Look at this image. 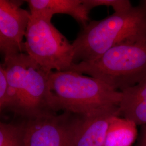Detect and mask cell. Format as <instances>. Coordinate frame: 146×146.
<instances>
[{"label": "cell", "mask_w": 146, "mask_h": 146, "mask_svg": "<svg viewBox=\"0 0 146 146\" xmlns=\"http://www.w3.org/2000/svg\"><path fill=\"white\" fill-rule=\"evenodd\" d=\"M49 84L58 111L86 114L109 106H119L121 92L98 78L72 70L52 71Z\"/></svg>", "instance_id": "3"}, {"label": "cell", "mask_w": 146, "mask_h": 146, "mask_svg": "<svg viewBox=\"0 0 146 146\" xmlns=\"http://www.w3.org/2000/svg\"><path fill=\"white\" fill-rule=\"evenodd\" d=\"M3 66L7 80L4 108L23 119L58 111L50 91L47 72L26 53L5 56Z\"/></svg>", "instance_id": "1"}, {"label": "cell", "mask_w": 146, "mask_h": 146, "mask_svg": "<svg viewBox=\"0 0 146 146\" xmlns=\"http://www.w3.org/2000/svg\"><path fill=\"white\" fill-rule=\"evenodd\" d=\"M25 37L23 50L47 72L68 70L74 63L72 43L51 20L31 14Z\"/></svg>", "instance_id": "5"}, {"label": "cell", "mask_w": 146, "mask_h": 146, "mask_svg": "<svg viewBox=\"0 0 146 146\" xmlns=\"http://www.w3.org/2000/svg\"><path fill=\"white\" fill-rule=\"evenodd\" d=\"M137 146H146V125H144L143 128L141 137Z\"/></svg>", "instance_id": "16"}, {"label": "cell", "mask_w": 146, "mask_h": 146, "mask_svg": "<svg viewBox=\"0 0 146 146\" xmlns=\"http://www.w3.org/2000/svg\"><path fill=\"white\" fill-rule=\"evenodd\" d=\"M83 3L89 11L97 7L106 6L112 7L115 13L123 12L133 7L129 0H83Z\"/></svg>", "instance_id": "13"}, {"label": "cell", "mask_w": 146, "mask_h": 146, "mask_svg": "<svg viewBox=\"0 0 146 146\" xmlns=\"http://www.w3.org/2000/svg\"><path fill=\"white\" fill-rule=\"evenodd\" d=\"M136 125L120 116H114L110 121L104 146H131L137 136Z\"/></svg>", "instance_id": "11"}, {"label": "cell", "mask_w": 146, "mask_h": 146, "mask_svg": "<svg viewBox=\"0 0 146 146\" xmlns=\"http://www.w3.org/2000/svg\"><path fill=\"white\" fill-rule=\"evenodd\" d=\"M0 146H23L21 125L0 122Z\"/></svg>", "instance_id": "12"}, {"label": "cell", "mask_w": 146, "mask_h": 146, "mask_svg": "<svg viewBox=\"0 0 146 146\" xmlns=\"http://www.w3.org/2000/svg\"><path fill=\"white\" fill-rule=\"evenodd\" d=\"M120 116L119 106H109L86 114H74L69 122L67 146H104L111 119Z\"/></svg>", "instance_id": "6"}, {"label": "cell", "mask_w": 146, "mask_h": 146, "mask_svg": "<svg viewBox=\"0 0 146 146\" xmlns=\"http://www.w3.org/2000/svg\"><path fill=\"white\" fill-rule=\"evenodd\" d=\"M120 116L137 125H146V76L135 85L121 91Z\"/></svg>", "instance_id": "10"}, {"label": "cell", "mask_w": 146, "mask_h": 146, "mask_svg": "<svg viewBox=\"0 0 146 146\" xmlns=\"http://www.w3.org/2000/svg\"><path fill=\"white\" fill-rule=\"evenodd\" d=\"M0 53L5 56L11 54L19 53L15 49L11 47L9 43L5 40L4 37L0 33Z\"/></svg>", "instance_id": "15"}, {"label": "cell", "mask_w": 146, "mask_h": 146, "mask_svg": "<svg viewBox=\"0 0 146 146\" xmlns=\"http://www.w3.org/2000/svg\"><path fill=\"white\" fill-rule=\"evenodd\" d=\"M7 89L8 84L5 70L3 64L0 63V114L5 107L7 99Z\"/></svg>", "instance_id": "14"}, {"label": "cell", "mask_w": 146, "mask_h": 146, "mask_svg": "<svg viewBox=\"0 0 146 146\" xmlns=\"http://www.w3.org/2000/svg\"><path fill=\"white\" fill-rule=\"evenodd\" d=\"M30 13L51 20L57 14H67L86 26L90 21V11L85 7L83 0H28Z\"/></svg>", "instance_id": "9"}, {"label": "cell", "mask_w": 146, "mask_h": 146, "mask_svg": "<svg viewBox=\"0 0 146 146\" xmlns=\"http://www.w3.org/2000/svg\"><path fill=\"white\" fill-rule=\"evenodd\" d=\"M21 2L0 0V33L18 52L23 50V38L31 18L30 11L20 7Z\"/></svg>", "instance_id": "8"}, {"label": "cell", "mask_w": 146, "mask_h": 146, "mask_svg": "<svg viewBox=\"0 0 146 146\" xmlns=\"http://www.w3.org/2000/svg\"><path fill=\"white\" fill-rule=\"evenodd\" d=\"M70 70L98 78L121 92L146 76V38L113 47L91 61L74 63Z\"/></svg>", "instance_id": "4"}, {"label": "cell", "mask_w": 146, "mask_h": 146, "mask_svg": "<svg viewBox=\"0 0 146 146\" xmlns=\"http://www.w3.org/2000/svg\"><path fill=\"white\" fill-rule=\"evenodd\" d=\"M72 113H48L21 122L23 146H67Z\"/></svg>", "instance_id": "7"}, {"label": "cell", "mask_w": 146, "mask_h": 146, "mask_svg": "<svg viewBox=\"0 0 146 146\" xmlns=\"http://www.w3.org/2000/svg\"><path fill=\"white\" fill-rule=\"evenodd\" d=\"M146 38V10L134 7L82 27L72 43L74 63L89 62L113 47Z\"/></svg>", "instance_id": "2"}, {"label": "cell", "mask_w": 146, "mask_h": 146, "mask_svg": "<svg viewBox=\"0 0 146 146\" xmlns=\"http://www.w3.org/2000/svg\"><path fill=\"white\" fill-rule=\"evenodd\" d=\"M142 5H143V7L145 8V9L146 10V0L143 1L142 3Z\"/></svg>", "instance_id": "17"}]
</instances>
